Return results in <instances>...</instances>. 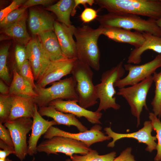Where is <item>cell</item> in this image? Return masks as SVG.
<instances>
[{
  "label": "cell",
  "instance_id": "obj_20",
  "mask_svg": "<svg viewBox=\"0 0 161 161\" xmlns=\"http://www.w3.org/2000/svg\"><path fill=\"white\" fill-rule=\"evenodd\" d=\"M145 38L143 43L139 47L134 48L130 52L127 63L139 64L141 61V56L146 51L152 50L161 54V37L147 32L142 33Z\"/></svg>",
  "mask_w": 161,
  "mask_h": 161
},
{
  "label": "cell",
  "instance_id": "obj_27",
  "mask_svg": "<svg viewBox=\"0 0 161 161\" xmlns=\"http://www.w3.org/2000/svg\"><path fill=\"white\" fill-rule=\"evenodd\" d=\"M116 156L115 151L100 155L97 151L91 149L87 154L83 155L73 154L70 158L72 161H113Z\"/></svg>",
  "mask_w": 161,
  "mask_h": 161
},
{
  "label": "cell",
  "instance_id": "obj_15",
  "mask_svg": "<svg viewBox=\"0 0 161 161\" xmlns=\"http://www.w3.org/2000/svg\"><path fill=\"white\" fill-rule=\"evenodd\" d=\"M77 102L74 100L58 99L50 102L48 106L64 113L72 114L79 117H84L92 124H101L100 120L102 115L101 112L87 110L78 104Z\"/></svg>",
  "mask_w": 161,
  "mask_h": 161
},
{
  "label": "cell",
  "instance_id": "obj_40",
  "mask_svg": "<svg viewBox=\"0 0 161 161\" xmlns=\"http://www.w3.org/2000/svg\"><path fill=\"white\" fill-rule=\"evenodd\" d=\"M95 3V0H74V4L71 16H74L75 15L76 12V8L78 5L82 4L85 6L86 4H88L92 6Z\"/></svg>",
  "mask_w": 161,
  "mask_h": 161
},
{
  "label": "cell",
  "instance_id": "obj_37",
  "mask_svg": "<svg viewBox=\"0 0 161 161\" xmlns=\"http://www.w3.org/2000/svg\"><path fill=\"white\" fill-rule=\"evenodd\" d=\"M0 139L8 145L14 148L10 131L1 123H0Z\"/></svg>",
  "mask_w": 161,
  "mask_h": 161
},
{
  "label": "cell",
  "instance_id": "obj_8",
  "mask_svg": "<svg viewBox=\"0 0 161 161\" xmlns=\"http://www.w3.org/2000/svg\"><path fill=\"white\" fill-rule=\"evenodd\" d=\"M91 149L81 141L60 136L46 139L41 142L37 148L38 152H44L48 155L50 154L58 155V153H61L70 157L76 154L85 155Z\"/></svg>",
  "mask_w": 161,
  "mask_h": 161
},
{
  "label": "cell",
  "instance_id": "obj_45",
  "mask_svg": "<svg viewBox=\"0 0 161 161\" xmlns=\"http://www.w3.org/2000/svg\"><path fill=\"white\" fill-rule=\"evenodd\" d=\"M65 161H72L71 159H67L65 160Z\"/></svg>",
  "mask_w": 161,
  "mask_h": 161
},
{
  "label": "cell",
  "instance_id": "obj_14",
  "mask_svg": "<svg viewBox=\"0 0 161 161\" xmlns=\"http://www.w3.org/2000/svg\"><path fill=\"white\" fill-rule=\"evenodd\" d=\"M77 58H65L51 61L36 86L45 87L48 84L59 81L63 77L71 73L77 60Z\"/></svg>",
  "mask_w": 161,
  "mask_h": 161
},
{
  "label": "cell",
  "instance_id": "obj_6",
  "mask_svg": "<svg viewBox=\"0 0 161 161\" xmlns=\"http://www.w3.org/2000/svg\"><path fill=\"white\" fill-rule=\"evenodd\" d=\"M75 87V83L72 76L55 82L47 88L36 85L34 90L38 96L34 100L39 108L47 106L50 102L58 99L74 100L78 102Z\"/></svg>",
  "mask_w": 161,
  "mask_h": 161
},
{
  "label": "cell",
  "instance_id": "obj_13",
  "mask_svg": "<svg viewBox=\"0 0 161 161\" xmlns=\"http://www.w3.org/2000/svg\"><path fill=\"white\" fill-rule=\"evenodd\" d=\"M25 48L27 59L30 64L35 80L37 82L41 79L51 61L38 36L32 38Z\"/></svg>",
  "mask_w": 161,
  "mask_h": 161
},
{
  "label": "cell",
  "instance_id": "obj_23",
  "mask_svg": "<svg viewBox=\"0 0 161 161\" xmlns=\"http://www.w3.org/2000/svg\"><path fill=\"white\" fill-rule=\"evenodd\" d=\"M38 36L51 61L66 58L62 52L57 37L54 31H46Z\"/></svg>",
  "mask_w": 161,
  "mask_h": 161
},
{
  "label": "cell",
  "instance_id": "obj_21",
  "mask_svg": "<svg viewBox=\"0 0 161 161\" xmlns=\"http://www.w3.org/2000/svg\"><path fill=\"white\" fill-rule=\"evenodd\" d=\"M55 21L51 15L46 13L35 9L30 11L29 26L33 35H38L46 31H54Z\"/></svg>",
  "mask_w": 161,
  "mask_h": 161
},
{
  "label": "cell",
  "instance_id": "obj_29",
  "mask_svg": "<svg viewBox=\"0 0 161 161\" xmlns=\"http://www.w3.org/2000/svg\"><path fill=\"white\" fill-rule=\"evenodd\" d=\"M13 97L10 94L0 95V123L9 120L13 106Z\"/></svg>",
  "mask_w": 161,
  "mask_h": 161
},
{
  "label": "cell",
  "instance_id": "obj_7",
  "mask_svg": "<svg viewBox=\"0 0 161 161\" xmlns=\"http://www.w3.org/2000/svg\"><path fill=\"white\" fill-rule=\"evenodd\" d=\"M153 82V76L127 87L119 89L117 95L122 96L126 100L131 114L137 119V127L140 124V115L144 107L148 109L146 103L148 92Z\"/></svg>",
  "mask_w": 161,
  "mask_h": 161
},
{
  "label": "cell",
  "instance_id": "obj_18",
  "mask_svg": "<svg viewBox=\"0 0 161 161\" xmlns=\"http://www.w3.org/2000/svg\"><path fill=\"white\" fill-rule=\"evenodd\" d=\"M102 35L116 42L128 44L135 48L140 47L145 41L142 33L118 27L103 28Z\"/></svg>",
  "mask_w": 161,
  "mask_h": 161
},
{
  "label": "cell",
  "instance_id": "obj_28",
  "mask_svg": "<svg viewBox=\"0 0 161 161\" xmlns=\"http://www.w3.org/2000/svg\"><path fill=\"white\" fill-rule=\"evenodd\" d=\"M155 85L154 95L151 104L153 112L160 118L161 117V71L154 72L153 75Z\"/></svg>",
  "mask_w": 161,
  "mask_h": 161
},
{
  "label": "cell",
  "instance_id": "obj_12",
  "mask_svg": "<svg viewBox=\"0 0 161 161\" xmlns=\"http://www.w3.org/2000/svg\"><path fill=\"white\" fill-rule=\"evenodd\" d=\"M153 130L151 121L147 120L143 123V127L138 131L131 133L122 134L115 132L113 131L111 127L104 129L105 134L112 139V141L109 143L107 147L113 148L115 143L118 140L125 138L134 139L139 143H143L147 146L145 150L151 153L154 150H156L157 143L155 141L157 140L156 136H152L151 132Z\"/></svg>",
  "mask_w": 161,
  "mask_h": 161
},
{
  "label": "cell",
  "instance_id": "obj_17",
  "mask_svg": "<svg viewBox=\"0 0 161 161\" xmlns=\"http://www.w3.org/2000/svg\"><path fill=\"white\" fill-rule=\"evenodd\" d=\"M32 120L31 133L27 141V154L30 156L37 153V144L41 136L44 135L51 126L58 125L54 120L49 121L43 118L38 112L37 106Z\"/></svg>",
  "mask_w": 161,
  "mask_h": 161
},
{
  "label": "cell",
  "instance_id": "obj_30",
  "mask_svg": "<svg viewBox=\"0 0 161 161\" xmlns=\"http://www.w3.org/2000/svg\"><path fill=\"white\" fill-rule=\"evenodd\" d=\"M10 45L7 44L2 47L0 50V77L7 85L10 84V79L7 65V59Z\"/></svg>",
  "mask_w": 161,
  "mask_h": 161
},
{
  "label": "cell",
  "instance_id": "obj_22",
  "mask_svg": "<svg viewBox=\"0 0 161 161\" xmlns=\"http://www.w3.org/2000/svg\"><path fill=\"white\" fill-rule=\"evenodd\" d=\"M12 95L13 106L8 120L21 117L32 118L37 106L35 102L34 98Z\"/></svg>",
  "mask_w": 161,
  "mask_h": 161
},
{
  "label": "cell",
  "instance_id": "obj_33",
  "mask_svg": "<svg viewBox=\"0 0 161 161\" xmlns=\"http://www.w3.org/2000/svg\"><path fill=\"white\" fill-rule=\"evenodd\" d=\"M19 70L20 75L29 83L34 89L36 87L34 74L30 64L28 60H26L22 65Z\"/></svg>",
  "mask_w": 161,
  "mask_h": 161
},
{
  "label": "cell",
  "instance_id": "obj_19",
  "mask_svg": "<svg viewBox=\"0 0 161 161\" xmlns=\"http://www.w3.org/2000/svg\"><path fill=\"white\" fill-rule=\"evenodd\" d=\"M38 111L42 117L46 116L52 118L58 125H64L68 126H73L76 127L80 132L88 130V128L83 124L76 116L72 114L64 113L49 106L39 107Z\"/></svg>",
  "mask_w": 161,
  "mask_h": 161
},
{
  "label": "cell",
  "instance_id": "obj_2",
  "mask_svg": "<svg viewBox=\"0 0 161 161\" xmlns=\"http://www.w3.org/2000/svg\"><path fill=\"white\" fill-rule=\"evenodd\" d=\"M109 13H128L157 20L161 18V0H95Z\"/></svg>",
  "mask_w": 161,
  "mask_h": 161
},
{
  "label": "cell",
  "instance_id": "obj_9",
  "mask_svg": "<svg viewBox=\"0 0 161 161\" xmlns=\"http://www.w3.org/2000/svg\"><path fill=\"white\" fill-rule=\"evenodd\" d=\"M33 120L31 118L21 117L8 120L4 125L10 131L14 144L15 155L23 161L27 155V135L31 130Z\"/></svg>",
  "mask_w": 161,
  "mask_h": 161
},
{
  "label": "cell",
  "instance_id": "obj_4",
  "mask_svg": "<svg viewBox=\"0 0 161 161\" xmlns=\"http://www.w3.org/2000/svg\"><path fill=\"white\" fill-rule=\"evenodd\" d=\"M123 61L103 72L101 75L100 82L95 85L99 104L96 111L100 112L109 108L119 109L120 105L116 101L115 95L117 93L114 86L115 83L122 78L125 73Z\"/></svg>",
  "mask_w": 161,
  "mask_h": 161
},
{
  "label": "cell",
  "instance_id": "obj_44",
  "mask_svg": "<svg viewBox=\"0 0 161 161\" xmlns=\"http://www.w3.org/2000/svg\"><path fill=\"white\" fill-rule=\"evenodd\" d=\"M0 161H12V160L8 158H6L5 159H0Z\"/></svg>",
  "mask_w": 161,
  "mask_h": 161
},
{
  "label": "cell",
  "instance_id": "obj_1",
  "mask_svg": "<svg viewBox=\"0 0 161 161\" xmlns=\"http://www.w3.org/2000/svg\"><path fill=\"white\" fill-rule=\"evenodd\" d=\"M103 27L100 25L94 29L88 25L75 27L74 35L76 39L77 58L96 71L100 69V53L98 45Z\"/></svg>",
  "mask_w": 161,
  "mask_h": 161
},
{
  "label": "cell",
  "instance_id": "obj_10",
  "mask_svg": "<svg viewBox=\"0 0 161 161\" xmlns=\"http://www.w3.org/2000/svg\"><path fill=\"white\" fill-rule=\"evenodd\" d=\"M161 67V54H158L152 60L140 65L127 63L124 65L125 70L128 71L125 77L116 81L115 87L120 89L128 86H132L152 76L156 70Z\"/></svg>",
  "mask_w": 161,
  "mask_h": 161
},
{
  "label": "cell",
  "instance_id": "obj_36",
  "mask_svg": "<svg viewBox=\"0 0 161 161\" xmlns=\"http://www.w3.org/2000/svg\"><path fill=\"white\" fill-rule=\"evenodd\" d=\"M98 16L97 12L89 7L85 8L80 15L81 20L84 23H89Z\"/></svg>",
  "mask_w": 161,
  "mask_h": 161
},
{
  "label": "cell",
  "instance_id": "obj_43",
  "mask_svg": "<svg viewBox=\"0 0 161 161\" xmlns=\"http://www.w3.org/2000/svg\"><path fill=\"white\" fill-rule=\"evenodd\" d=\"M156 22L158 25L161 29V18L158 20H156Z\"/></svg>",
  "mask_w": 161,
  "mask_h": 161
},
{
  "label": "cell",
  "instance_id": "obj_39",
  "mask_svg": "<svg viewBox=\"0 0 161 161\" xmlns=\"http://www.w3.org/2000/svg\"><path fill=\"white\" fill-rule=\"evenodd\" d=\"M55 1L53 0H27L23 6L28 8L37 5H49L51 4Z\"/></svg>",
  "mask_w": 161,
  "mask_h": 161
},
{
  "label": "cell",
  "instance_id": "obj_42",
  "mask_svg": "<svg viewBox=\"0 0 161 161\" xmlns=\"http://www.w3.org/2000/svg\"><path fill=\"white\" fill-rule=\"evenodd\" d=\"M11 154H15V152L9 150H0V159H5Z\"/></svg>",
  "mask_w": 161,
  "mask_h": 161
},
{
  "label": "cell",
  "instance_id": "obj_31",
  "mask_svg": "<svg viewBox=\"0 0 161 161\" xmlns=\"http://www.w3.org/2000/svg\"><path fill=\"white\" fill-rule=\"evenodd\" d=\"M149 119L151 121L153 129L156 133L157 139L158 140L156 150L157 153L155 157V161L161 160V122L159 118L153 112L149 113Z\"/></svg>",
  "mask_w": 161,
  "mask_h": 161
},
{
  "label": "cell",
  "instance_id": "obj_24",
  "mask_svg": "<svg viewBox=\"0 0 161 161\" xmlns=\"http://www.w3.org/2000/svg\"><path fill=\"white\" fill-rule=\"evenodd\" d=\"M27 17L25 12L14 23L2 29V32L18 43L26 45L31 39L26 29Z\"/></svg>",
  "mask_w": 161,
  "mask_h": 161
},
{
  "label": "cell",
  "instance_id": "obj_16",
  "mask_svg": "<svg viewBox=\"0 0 161 161\" xmlns=\"http://www.w3.org/2000/svg\"><path fill=\"white\" fill-rule=\"evenodd\" d=\"M54 27V31L65 56L68 58H77L76 42L73 38L75 26H67L55 20Z\"/></svg>",
  "mask_w": 161,
  "mask_h": 161
},
{
  "label": "cell",
  "instance_id": "obj_38",
  "mask_svg": "<svg viewBox=\"0 0 161 161\" xmlns=\"http://www.w3.org/2000/svg\"><path fill=\"white\" fill-rule=\"evenodd\" d=\"M132 149L128 147L123 150L119 155L115 157L113 161H136L132 154Z\"/></svg>",
  "mask_w": 161,
  "mask_h": 161
},
{
  "label": "cell",
  "instance_id": "obj_26",
  "mask_svg": "<svg viewBox=\"0 0 161 161\" xmlns=\"http://www.w3.org/2000/svg\"><path fill=\"white\" fill-rule=\"evenodd\" d=\"M74 4V0H60L46 9L53 13L60 22L69 26L72 25L70 16Z\"/></svg>",
  "mask_w": 161,
  "mask_h": 161
},
{
  "label": "cell",
  "instance_id": "obj_3",
  "mask_svg": "<svg viewBox=\"0 0 161 161\" xmlns=\"http://www.w3.org/2000/svg\"><path fill=\"white\" fill-rule=\"evenodd\" d=\"M96 19L103 28L115 27L130 30H133L161 37V29L158 25L156 20L153 19H145L139 16L131 14L108 13L98 16Z\"/></svg>",
  "mask_w": 161,
  "mask_h": 161
},
{
  "label": "cell",
  "instance_id": "obj_34",
  "mask_svg": "<svg viewBox=\"0 0 161 161\" xmlns=\"http://www.w3.org/2000/svg\"><path fill=\"white\" fill-rule=\"evenodd\" d=\"M15 55L17 67L19 70L24 63L27 60L26 48L17 45L15 47Z\"/></svg>",
  "mask_w": 161,
  "mask_h": 161
},
{
  "label": "cell",
  "instance_id": "obj_35",
  "mask_svg": "<svg viewBox=\"0 0 161 161\" xmlns=\"http://www.w3.org/2000/svg\"><path fill=\"white\" fill-rule=\"evenodd\" d=\"M27 1L25 0H14L7 7L0 12V21H1L9 13L18 8Z\"/></svg>",
  "mask_w": 161,
  "mask_h": 161
},
{
  "label": "cell",
  "instance_id": "obj_25",
  "mask_svg": "<svg viewBox=\"0 0 161 161\" xmlns=\"http://www.w3.org/2000/svg\"><path fill=\"white\" fill-rule=\"evenodd\" d=\"M13 78L10 85L9 94L34 98L38 95L31 84L17 70L13 71Z\"/></svg>",
  "mask_w": 161,
  "mask_h": 161
},
{
  "label": "cell",
  "instance_id": "obj_41",
  "mask_svg": "<svg viewBox=\"0 0 161 161\" xmlns=\"http://www.w3.org/2000/svg\"><path fill=\"white\" fill-rule=\"evenodd\" d=\"M10 87L3 82L2 80H0V92L1 95L9 94Z\"/></svg>",
  "mask_w": 161,
  "mask_h": 161
},
{
  "label": "cell",
  "instance_id": "obj_5",
  "mask_svg": "<svg viewBox=\"0 0 161 161\" xmlns=\"http://www.w3.org/2000/svg\"><path fill=\"white\" fill-rule=\"evenodd\" d=\"M71 74L75 83L78 104L86 109L97 103L95 85L93 82V72L91 68L78 59Z\"/></svg>",
  "mask_w": 161,
  "mask_h": 161
},
{
  "label": "cell",
  "instance_id": "obj_32",
  "mask_svg": "<svg viewBox=\"0 0 161 161\" xmlns=\"http://www.w3.org/2000/svg\"><path fill=\"white\" fill-rule=\"evenodd\" d=\"M28 7L23 6L18 8L9 13L1 21L0 27L4 29L16 21L25 12Z\"/></svg>",
  "mask_w": 161,
  "mask_h": 161
},
{
  "label": "cell",
  "instance_id": "obj_11",
  "mask_svg": "<svg viewBox=\"0 0 161 161\" xmlns=\"http://www.w3.org/2000/svg\"><path fill=\"white\" fill-rule=\"evenodd\" d=\"M102 128L99 124H95L89 130L83 132L73 133L52 126L44 134L43 138L47 139L57 136L69 137L81 141L88 147H90L95 143L109 140L111 139V138L105 135L101 131Z\"/></svg>",
  "mask_w": 161,
  "mask_h": 161
}]
</instances>
